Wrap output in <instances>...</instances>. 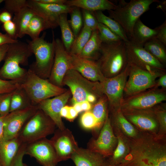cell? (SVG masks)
Masks as SVG:
<instances>
[{
  "label": "cell",
  "instance_id": "1",
  "mask_svg": "<svg viewBox=\"0 0 166 166\" xmlns=\"http://www.w3.org/2000/svg\"><path fill=\"white\" fill-rule=\"evenodd\" d=\"M117 166H166V138L141 132L130 140L129 152Z\"/></svg>",
  "mask_w": 166,
  "mask_h": 166
},
{
  "label": "cell",
  "instance_id": "2",
  "mask_svg": "<svg viewBox=\"0 0 166 166\" xmlns=\"http://www.w3.org/2000/svg\"><path fill=\"white\" fill-rule=\"evenodd\" d=\"M96 61L105 78L119 74L128 63L125 42L123 41L113 43L103 42Z\"/></svg>",
  "mask_w": 166,
  "mask_h": 166
},
{
  "label": "cell",
  "instance_id": "3",
  "mask_svg": "<svg viewBox=\"0 0 166 166\" xmlns=\"http://www.w3.org/2000/svg\"><path fill=\"white\" fill-rule=\"evenodd\" d=\"M32 54L27 43L18 41L9 44L4 64L0 69V77L7 80H23L27 70L20 65H27Z\"/></svg>",
  "mask_w": 166,
  "mask_h": 166
},
{
  "label": "cell",
  "instance_id": "4",
  "mask_svg": "<svg viewBox=\"0 0 166 166\" xmlns=\"http://www.w3.org/2000/svg\"><path fill=\"white\" fill-rule=\"evenodd\" d=\"M120 4L115 9L108 11L110 18L121 26L129 41L132 37L133 28L137 21L149 9L153 3L157 0H131L129 2Z\"/></svg>",
  "mask_w": 166,
  "mask_h": 166
},
{
  "label": "cell",
  "instance_id": "5",
  "mask_svg": "<svg viewBox=\"0 0 166 166\" xmlns=\"http://www.w3.org/2000/svg\"><path fill=\"white\" fill-rule=\"evenodd\" d=\"M46 33L34 40L27 41L30 49L34 55L35 61L30 68L40 77L45 79L49 77L53 65L55 52V39L52 32L51 42L45 39Z\"/></svg>",
  "mask_w": 166,
  "mask_h": 166
},
{
  "label": "cell",
  "instance_id": "6",
  "mask_svg": "<svg viewBox=\"0 0 166 166\" xmlns=\"http://www.w3.org/2000/svg\"><path fill=\"white\" fill-rule=\"evenodd\" d=\"M21 86L32 104L34 105L43 100L60 95L67 90L54 85L46 79L40 77L30 68L27 70Z\"/></svg>",
  "mask_w": 166,
  "mask_h": 166
},
{
  "label": "cell",
  "instance_id": "7",
  "mask_svg": "<svg viewBox=\"0 0 166 166\" xmlns=\"http://www.w3.org/2000/svg\"><path fill=\"white\" fill-rule=\"evenodd\" d=\"M62 85H65L70 89L73 105L87 101L89 94H93L98 98L102 94L100 82L90 81L73 69H69L66 72L63 80Z\"/></svg>",
  "mask_w": 166,
  "mask_h": 166
},
{
  "label": "cell",
  "instance_id": "8",
  "mask_svg": "<svg viewBox=\"0 0 166 166\" xmlns=\"http://www.w3.org/2000/svg\"><path fill=\"white\" fill-rule=\"evenodd\" d=\"M18 137L22 143L30 144L52 134L55 126L53 121L38 108L35 113L26 122Z\"/></svg>",
  "mask_w": 166,
  "mask_h": 166
},
{
  "label": "cell",
  "instance_id": "9",
  "mask_svg": "<svg viewBox=\"0 0 166 166\" xmlns=\"http://www.w3.org/2000/svg\"><path fill=\"white\" fill-rule=\"evenodd\" d=\"M128 77L124 90V98L154 87L157 79L165 72L150 71L128 63Z\"/></svg>",
  "mask_w": 166,
  "mask_h": 166
},
{
  "label": "cell",
  "instance_id": "10",
  "mask_svg": "<svg viewBox=\"0 0 166 166\" xmlns=\"http://www.w3.org/2000/svg\"><path fill=\"white\" fill-rule=\"evenodd\" d=\"M127 77V66L119 74L111 78H105L103 81L100 82L101 93L107 99L109 112L121 108Z\"/></svg>",
  "mask_w": 166,
  "mask_h": 166
},
{
  "label": "cell",
  "instance_id": "11",
  "mask_svg": "<svg viewBox=\"0 0 166 166\" xmlns=\"http://www.w3.org/2000/svg\"><path fill=\"white\" fill-rule=\"evenodd\" d=\"M153 107L146 109H121L126 119L140 132L156 137L159 131V125Z\"/></svg>",
  "mask_w": 166,
  "mask_h": 166
},
{
  "label": "cell",
  "instance_id": "12",
  "mask_svg": "<svg viewBox=\"0 0 166 166\" xmlns=\"http://www.w3.org/2000/svg\"><path fill=\"white\" fill-rule=\"evenodd\" d=\"M128 63L150 71H165V65L160 63L141 46L130 41L125 42Z\"/></svg>",
  "mask_w": 166,
  "mask_h": 166
},
{
  "label": "cell",
  "instance_id": "13",
  "mask_svg": "<svg viewBox=\"0 0 166 166\" xmlns=\"http://www.w3.org/2000/svg\"><path fill=\"white\" fill-rule=\"evenodd\" d=\"M38 109L37 105H32L24 109L11 112L5 116L4 140H8L17 138L24 125Z\"/></svg>",
  "mask_w": 166,
  "mask_h": 166
},
{
  "label": "cell",
  "instance_id": "14",
  "mask_svg": "<svg viewBox=\"0 0 166 166\" xmlns=\"http://www.w3.org/2000/svg\"><path fill=\"white\" fill-rule=\"evenodd\" d=\"M166 100V93L165 89L153 87L124 98L121 108L149 109Z\"/></svg>",
  "mask_w": 166,
  "mask_h": 166
},
{
  "label": "cell",
  "instance_id": "15",
  "mask_svg": "<svg viewBox=\"0 0 166 166\" xmlns=\"http://www.w3.org/2000/svg\"><path fill=\"white\" fill-rule=\"evenodd\" d=\"M27 6L31 8L35 14L41 17L49 29H52L59 26L60 15L63 14H69L73 8L65 5L42 3L36 0H27Z\"/></svg>",
  "mask_w": 166,
  "mask_h": 166
},
{
  "label": "cell",
  "instance_id": "16",
  "mask_svg": "<svg viewBox=\"0 0 166 166\" xmlns=\"http://www.w3.org/2000/svg\"><path fill=\"white\" fill-rule=\"evenodd\" d=\"M117 144V138L113 132L109 113L98 137L91 141L88 148L108 158L112 155Z\"/></svg>",
  "mask_w": 166,
  "mask_h": 166
},
{
  "label": "cell",
  "instance_id": "17",
  "mask_svg": "<svg viewBox=\"0 0 166 166\" xmlns=\"http://www.w3.org/2000/svg\"><path fill=\"white\" fill-rule=\"evenodd\" d=\"M55 43L54 60L49 81L54 85L61 87L66 72L71 69V56L60 39H55Z\"/></svg>",
  "mask_w": 166,
  "mask_h": 166
},
{
  "label": "cell",
  "instance_id": "18",
  "mask_svg": "<svg viewBox=\"0 0 166 166\" xmlns=\"http://www.w3.org/2000/svg\"><path fill=\"white\" fill-rule=\"evenodd\" d=\"M26 154L34 157L43 166H56L58 162L52 141L45 138L27 144Z\"/></svg>",
  "mask_w": 166,
  "mask_h": 166
},
{
  "label": "cell",
  "instance_id": "19",
  "mask_svg": "<svg viewBox=\"0 0 166 166\" xmlns=\"http://www.w3.org/2000/svg\"><path fill=\"white\" fill-rule=\"evenodd\" d=\"M71 95L70 90H67L65 92L53 98L43 100L37 105L38 108L47 115L58 129L61 130H63L66 128L62 120L61 111L68 102Z\"/></svg>",
  "mask_w": 166,
  "mask_h": 166
},
{
  "label": "cell",
  "instance_id": "20",
  "mask_svg": "<svg viewBox=\"0 0 166 166\" xmlns=\"http://www.w3.org/2000/svg\"><path fill=\"white\" fill-rule=\"evenodd\" d=\"M51 140L55 148L58 162L69 159L79 148L71 131L65 128L58 129Z\"/></svg>",
  "mask_w": 166,
  "mask_h": 166
},
{
  "label": "cell",
  "instance_id": "21",
  "mask_svg": "<svg viewBox=\"0 0 166 166\" xmlns=\"http://www.w3.org/2000/svg\"><path fill=\"white\" fill-rule=\"evenodd\" d=\"M71 67L87 79L93 82H102L105 77L96 61L70 54Z\"/></svg>",
  "mask_w": 166,
  "mask_h": 166
},
{
  "label": "cell",
  "instance_id": "22",
  "mask_svg": "<svg viewBox=\"0 0 166 166\" xmlns=\"http://www.w3.org/2000/svg\"><path fill=\"white\" fill-rule=\"evenodd\" d=\"M106 158L88 148L79 147L70 158L76 166H105Z\"/></svg>",
  "mask_w": 166,
  "mask_h": 166
},
{
  "label": "cell",
  "instance_id": "23",
  "mask_svg": "<svg viewBox=\"0 0 166 166\" xmlns=\"http://www.w3.org/2000/svg\"><path fill=\"white\" fill-rule=\"evenodd\" d=\"M110 113L109 117L113 129L118 130L130 140L140 136L141 132L126 119L121 108Z\"/></svg>",
  "mask_w": 166,
  "mask_h": 166
},
{
  "label": "cell",
  "instance_id": "24",
  "mask_svg": "<svg viewBox=\"0 0 166 166\" xmlns=\"http://www.w3.org/2000/svg\"><path fill=\"white\" fill-rule=\"evenodd\" d=\"M65 5L76 7L93 12L107 10H113L118 6L108 0H67Z\"/></svg>",
  "mask_w": 166,
  "mask_h": 166
},
{
  "label": "cell",
  "instance_id": "25",
  "mask_svg": "<svg viewBox=\"0 0 166 166\" xmlns=\"http://www.w3.org/2000/svg\"><path fill=\"white\" fill-rule=\"evenodd\" d=\"M113 130L117 138V144L112 155L106 158V161L111 165L118 166L129 152L130 139L118 130L114 129Z\"/></svg>",
  "mask_w": 166,
  "mask_h": 166
},
{
  "label": "cell",
  "instance_id": "26",
  "mask_svg": "<svg viewBox=\"0 0 166 166\" xmlns=\"http://www.w3.org/2000/svg\"><path fill=\"white\" fill-rule=\"evenodd\" d=\"M22 143L18 138L0 143V165L10 166Z\"/></svg>",
  "mask_w": 166,
  "mask_h": 166
},
{
  "label": "cell",
  "instance_id": "27",
  "mask_svg": "<svg viewBox=\"0 0 166 166\" xmlns=\"http://www.w3.org/2000/svg\"><path fill=\"white\" fill-rule=\"evenodd\" d=\"M103 42L98 30L93 31L89 39L78 56L96 61L100 56Z\"/></svg>",
  "mask_w": 166,
  "mask_h": 166
},
{
  "label": "cell",
  "instance_id": "28",
  "mask_svg": "<svg viewBox=\"0 0 166 166\" xmlns=\"http://www.w3.org/2000/svg\"><path fill=\"white\" fill-rule=\"evenodd\" d=\"M157 32L156 27L154 29L148 27L139 18L135 24L132 37L129 41L143 47L147 42L155 38Z\"/></svg>",
  "mask_w": 166,
  "mask_h": 166
},
{
  "label": "cell",
  "instance_id": "29",
  "mask_svg": "<svg viewBox=\"0 0 166 166\" xmlns=\"http://www.w3.org/2000/svg\"><path fill=\"white\" fill-rule=\"evenodd\" d=\"M35 14L33 10L27 6L24 7L14 14L12 21L16 26L17 38H21L26 35L29 22Z\"/></svg>",
  "mask_w": 166,
  "mask_h": 166
},
{
  "label": "cell",
  "instance_id": "30",
  "mask_svg": "<svg viewBox=\"0 0 166 166\" xmlns=\"http://www.w3.org/2000/svg\"><path fill=\"white\" fill-rule=\"evenodd\" d=\"M93 13L98 22L106 26L125 42H129V40L124 30L117 22L105 15L101 11L93 12Z\"/></svg>",
  "mask_w": 166,
  "mask_h": 166
},
{
  "label": "cell",
  "instance_id": "31",
  "mask_svg": "<svg viewBox=\"0 0 166 166\" xmlns=\"http://www.w3.org/2000/svg\"><path fill=\"white\" fill-rule=\"evenodd\" d=\"M67 14L60 15L58 24L61 32V41L66 50L69 53L75 38L68 20Z\"/></svg>",
  "mask_w": 166,
  "mask_h": 166
},
{
  "label": "cell",
  "instance_id": "32",
  "mask_svg": "<svg viewBox=\"0 0 166 166\" xmlns=\"http://www.w3.org/2000/svg\"><path fill=\"white\" fill-rule=\"evenodd\" d=\"M166 46L155 38L145 43L144 48L160 63L165 66Z\"/></svg>",
  "mask_w": 166,
  "mask_h": 166
},
{
  "label": "cell",
  "instance_id": "33",
  "mask_svg": "<svg viewBox=\"0 0 166 166\" xmlns=\"http://www.w3.org/2000/svg\"><path fill=\"white\" fill-rule=\"evenodd\" d=\"M33 105L21 86L12 93L10 113L26 108Z\"/></svg>",
  "mask_w": 166,
  "mask_h": 166
},
{
  "label": "cell",
  "instance_id": "34",
  "mask_svg": "<svg viewBox=\"0 0 166 166\" xmlns=\"http://www.w3.org/2000/svg\"><path fill=\"white\" fill-rule=\"evenodd\" d=\"M91 111L97 120L99 126L101 128L109 113L108 102L106 96L100 97L92 107Z\"/></svg>",
  "mask_w": 166,
  "mask_h": 166
},
{
  "label": "cell",
  "instance_id": "35",
  "mask_svg": "<svg viewBox=\"0 0 166 166\" xmlns=\"http://www.w3.org/2000/svg\"><path fill=\"white\" fill-rule=\"evenodd\" d=\"M49 28L45 21L40 16L35 14L31 19L27 26L26 34L31 40L39 37L40 33Z\"/></svg>",
  "mask_w": 166,
  "mask_h": 166
},
{
  "label": "cell",
  "instance_id": "36",
  "mask_svg": "<svg viewBox=\"0 0 166 166\" xmlns=\"http://www.w3.org/2000/svg\"><path fill=\"white\" fill-rule=\"evenodd\" d=\"M153 108L159 125V131L156 138L157 139L166 138V104L162 103Z\"/></svg>",
  "mask_w": 166,
  "mask_h": 166
},
{
  "label": "cell",
  "instance_id": "37",
  "mask_svg": "<svg viewBox=\"0 0 166 166\" xmlns=\"http://www.w3.org/2000/svg\"><path fill=\"white\" fill-rule=\"evenodd\" d=\"M92 30L85 25L79 34L75 39L69 53L78 55L89 39Z\"/></svg>",
  "mask_w": 166,
  "mask_h": 166
},
{
  "label": "cell",
  "instance_id": "38",
  "mask_svg": "<svg viewBox=\"0 0 166 166\" xmlns=\"http://www.w3.org/2000/svg\"><path fill=\"white\" fill-rule=\"evenodd\" d=\"M73 7V10L69 13L70 18L68 21L75 39L81 30L83 23V19L80 8Z\"/></svg>",
  "mask_w": 166,
  "mask_h": 166
},
{
  "label": "cell",
  "instance_id": "39",
  "mask_svg": "<svg viewBox=\"0 0 166 166\" xmlns=\"http://www.w3.org/2000/svg\"><path fill=\"white\" fill-rule=\"evenodd\" d=\"M97 30L104 43H113L122 41L119 36L102 23L98 22Z\"/></svg>",
  "mask_w": 166,
  "mask_h": 166
},
{
  "label": "cell",
  "instance_id": "40",
  "mask_svg": "<svg viewBox=\"0 0 166 166\" xmlns=\"http://www.w3.org/2000/svg\"><path fill=\"white\" fill-rule=\"evenodd\" d=\"M23 79L6 80L0 78V95L12 93L20 87Z\"/></svg>",
  "mask_w": 166,
  "mask_h": 166
},
{
  "label": "cell",
  "instance_id": "41",
  "mask_svg": "<svg viewBox=\"0 0 166 166\" xmlns=\"http://www.w3.org/2000/svg\"><path fill=\"white\" fill-rule=\"evenodd\" d=\"M81 124L84 128L88 129H100L96 118L91 111H85L81 117Z\"/></svg>",
  "mask_w": 166,
  "mask_h": 166
},
{
  "label": "cell",
  "instance_id": "42",
  "mask_svg": "<svg viewBox=\"0 0 166 166\" xmlns=\"http://www.w3.org/2000/svg\"><path fill=\"white\" fill-rule=\"evenodd\" d=\"M4 1V9L13 15L27 6L26 0H6Z\"/></svg>",
  "mask_w": 166,
  "mask_h": 166
},
{
  "label": "cell",
  "instance_id": "43",
  "mask_svg": "<svg viewBox=\"0 0 166 166\" xmlns=\"http://www.w3.org/2000/svg\"><path fill=\"white\" fill-rule=\"evenodd\" d=\"M82 11L84 25L92 31L97 30L98 22L93 12L84 9Z\"/></svg>",
  "mask_w": 166,
  "mask_h": 166
},
{
  "label": "cell",
  "instance_id": "44",
  "mask_svg": "<svg viewBox=\"0 0 166 166\" xmlns=\"http://www.w3.org/2000/svg\"><path fill=\"white\" fill-rule=\"evenodd\" d=\"M12 93L0 95V117H5L10 113Z\"/></svg>",
  "mask_w": 166,
  "mask_h": 166
},
{
  "label": "cell",
  "instance_id": "45",
  "mask_svg": "<svg viewBox=\"0 0 166 166\" xmlns=\"http://www.w3.org/2000/svg\"><path fill=\"white\" fill-rule=\"evenodd\" d=\"M27 146L26 144H22L10 166H25L23 163V158L26 154Z\"/></svg>",
  "mask_w": 166,
  "mask_h": 166
},
{
  "label": "cell",
  "instance_id": "46",
  "mask_svg": "<svg viewBox=\"0 0 166 166\" xmlns=\"http://www.w3.org/2000/svg\"><path fill=\"white\" fill-rule=\"evenodd\" d=\"M156 28L157 32L155 38L166 46V20Z\"/></svg>",
  "mask_w": 166,
  "mask_h": 166
},
{
  "label": "cell",
  "instance_id": "47",
  "mask_svg": "<svg viewBox=\"0 0 166 166\" xmlns=\"http://www.w3.org/2000/svg\"><path fill=\"white\" fill-rule=\"evenodd\" d=\"M3 28L7 34L14 39L17 40L16 26L12 20L3 23Z\"/></svg>",
  "mask_w": 166,
  "mask_h": 166
},
{
  "label": "cell",
  "instance_id": "48",
  "mask_svg": "<svg viewBox=\"0 0 166 166\" xmlns=\"http://www.w3.org/2000/svg\"><path fill=\"white\" fill-rule=\"evenodd\" d=\"M18 40L14 39L7 34H3L0 32V46L17 42Z\"/></svg>",
  "mask_w": 166,
  "mask_h": 166
},
{
  "label": "cell",
  "instance_id": "49",
  "mask_svg": "<svg viewBox=\"0 0 166 166\" xmlns=\"http://www.w3.org/2000/svg\"><path fill=\"white\" fill-rule=\"evenodd\" d=\"M13 14L4 8L0 10V23L12 20Z\"/></svg>",
  "mask_w": 166,
  "mask_h": 166
},
{
  "label": "cell",
  "instance_id": "50",
  "mask_svg": "<svg viewBox=\"0 0 166 166\" xmlns=\"http://www.w3.org/2000/svg\"><path fill=\"white\" fill-rule=\"evenodd\" d=\"M161 87L162 89L166 88V74L164 73L159 77L158 80H156L155 86L154 87L158 88Z\"/></svg>",
  "mask_w": 166,
  "mask_h": 166
},
{
  "label": "cell",
  "instance_id": "51",
  "mask_svg": "<svg viewBox=\"0 0 166 166\" xmlns=\"http://www.w3.org/2000/svg\"><path fill=\"white\" fill-rule=\"evenodd\" d=\"M37 1L44 3L57 4L65 5L66 0H36Z\"/></svg>",
  "mask_w": 166,
  "mask_h": 166
},
{
  "label": "cell",
  "instance_id": "52",
  "mask_svg": "<svg viewBox=\"0 0 166 166\" xmlns=\"http://www.w3.org/2000/svg\"><path fill=\"white\" fill-rule=\"evenodd\" d=\"M9 48V44H5L0 46V63L4 59Z\"/></svg>",
  "mask_w": 166,
  "mask_h": 166
},
{
  "label": "cell",
  "instance_id": "53",
  "mask_svg": "<svg viewBox=\"0 0 166 166\" xmlns=\"http://www.w3.org/2000/svg\"><path fill=\"white\" fill-rule=\"evenodd\" d=\"M78 114L73 106H69V117L68 120L70 121H73L76 117Z\"/></svg>",
  "mask_w": 166,
  "mask_h": 166
},
{
  "label": "cell",
  "instance_id": "54",
  "mask_svg": "<svg viewBox=\"0 0 166 166\" xmlns=\"http://www.w3.org/2000/svg\"><path fill=\"white\" fill-rule=\"evenodd\" d=\"M80 104L83 111H89L92 107L91 103L87 101L80 103Z\"/></svg>",
  "mask_w": 166,
  "mask_h": 166
},
{
  "label": "cell",
  "instance_id": "55",
  "mask_svg": "<svg viewBox=\"0 0 166 166\" xmlns=\"http://www.w3.org/2000/svg\"><path fill=\"white\" fill-rule=\"evenodd\" d=\"M69 106L65 105L61 109L60 112V115L61 117L66 118L68 120L69 117Z\"/></svg>",
  "mask_w": 166,
  "mask_h": 166
},
{
  "label": "cell",
  "instance_id": "56",
  "mask_svg": "<svg viewBox=\"0 0 166 166\" xmlns=\"http://www.w3.org/2000/svg\"><path fill=\"white\" fill-rule=\"evenodd\" d=\"M5 117H0V143L4 140L3 127Z\"/></svg>",
  "mask_w": 166,
  "mask_h": 166
},
{
  "label": "cell",
  "instance_id": "57",
  "mask_svg": "<svg viewBox=\"0 0 166 166\" xmlns=\"http://www.w3.org/2000/svg\"><path fill=\"white\" fill-rule=\"evenodd\" d=\"M73 105V107L78 113L83 111L81 107L80 103H77Z\"/></svg>",
  "mask_w": 166,
  "mask_h": 166
},
{
  "label": "cell",
  "instance_id": "58",
  "mask_svg": "<svg viewBox=\"0 0 166 166\" xmlns=\"http://www.w3.org/2000/svg\"><path fill=\"white\" fill-rule=\"evenodd\" d=\"M105 166H113V165H111L110 164H108L107 163V162H106Z\"/></svg>",
  "mask_w": 166,
  "mask_h": 166
},
{
  "label": "cell",
  "instance_id": "59",
  "mask_svg": "<svg viewBox=\"0 0 166 166\" xmlns=\"http://www.w3.org/2000/svg\"><path fill=\"white\" fill-rule=\"evenodd\" d=\"M4 0H0V4L3 2Z\"/></svg>",
  "mask_w": 166,
  "mask_h": 166
},
{
  "label": "cell",
  "instance_id": "60",
  "mask_svg": "<svg viewBox=\"0 0 166 166\" xmlns=\"http://www.w3.org/2000/svg\"><path fill=\"white\" fill-rule=\"evenodd\" d=\"M0 166H1L0 165Z\"/></svg>",
  "mask_w": 166,
  "mask_h": 166
}]
</instances>
